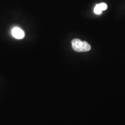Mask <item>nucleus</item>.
Wrapping results in <instances>:
<instances>
[{
    "instance_id": "1",
    "label": "nucleus",
    "mask_w": 125,
    "mask_h": 125,
    "mask_svg": "<svg viewBox=\"0 0 125 125\" xmlns=\"http://www.w3.org/2000/svg\"><path fill=\"white\" fill-rule=\"evenodd\" d=\"M72 47L75 51L78 52H88L91 49L89 43L86 41H82L79 39H74L72 41Z\"/></svg>"
},
{
    "instance_id": "2",
    "label": "nucleus",
    "mask_w": 125,
    "mask_h": 125,
    "mask_svg": "<svg viewBox=\"0 0 125 125\" xmlns=\"http://www.w3.org/2000/svg\"><path fill=\"white\" fill-rule=\"evenodd\" d=\"M12 35L16 39H23L25 36L24 31L18 27H13L12 30Z\"/></svg>"
},
{
    "instance_id": "3",
    "label": "nucleus",
    "mask_w": 125,
    "mask_h": 125,
    "mask_svg": "<svg viewBox=\"0 0 125 125\" xmlns=\"http://www.w3.org/2000/svg\"><path fill=\"white\" fill-rule=\"evenodd\" d=\"M108 6L105 3H100L97 4L94 9V12L96 15H101L103 10H105L107 9Z\"/></svg>"
}]
</instances>
